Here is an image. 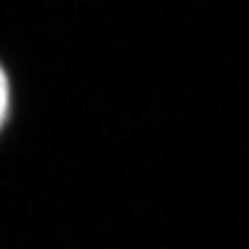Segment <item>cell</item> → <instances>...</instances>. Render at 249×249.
I'll return each instance as SVG.
<instances>
[{
	"label": "cell",
	"mask_w": 249,
	"mask_h": 249,
	"mask_svg": "<svg viewBox=\"0 0 249 249\" xmlns=\"http://www.w3.org/2000/svg\"><path fill=\"white\" fill-rule=\"evenodd\" d=\"M9 111H12V81H9L7 70L0 62V129L9 120Z\"/></svg>",
	"instance_id": "6da1fadb"
}]
</instances>
